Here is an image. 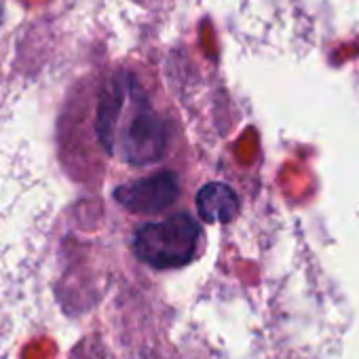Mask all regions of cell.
Listing matches in <instances>:
<instances>
[{
    "label": "cell",
    "mask_w": 359,
    "mask_h": 359,
    "mask_svg": "<svg viewBox=\"0 0 359 359\" xmlns=\"http://www.w3.org/2000/svg\"><path fill=\"white\" fill-rule=\"evenodd\" d=\"M60 156L81 182L180 169L184 127L156 72L123 62L81 79L60 116ZM114 187V189H116ZM112 189V191H114Z\"/></svg>",
    "instance_id": "1"
},
{
    "label": "cell",
    "mask_w": 359,
    "mask_h": 359,
    "mask_svg": "<svg viewBox=\"0 0 359 359\" xmlns=\"http://www.w3.org/2000/svg\"><path fill=\"white\" fill-rule=\"evenodd\" d=\"M133 254L156 271L189 266L203 250V229L187 212L169 214L156 222H144L133 231Z\"/></svg>",
    "instance_id": "2"
},
{
    "label": "cell",
    "mask_w": 359,
    "mask_h": 359,
    "mask_svg": "<svg viewBox=\"0 0 359 359\" xmlns=\"http://www.w3.org/2000/svg\"><path fill=\"white\" fill-rule=\"evenodd\" d=\"M182 191L180 169H163L116 187L112 197L133 216H161L180 201Z\"/></svg>",
    "instance_id": "3"
},
{
    "label": "cell",
    "mask_w": 359,
    "mask_h": 359,
    "mask_svg": "<svg viewBox=\"0 0 359 359\" xmlns=\"http://www.w3.org/2000/svg\"><path fill=\"white\" fill-rule=\"evenodd\" d=\"M197 212L208 224L231 222L239 214V197L231 187L222 182H210L197 195Z\"/></svg>",
    "instance_id": "4"
}]
</instances>
